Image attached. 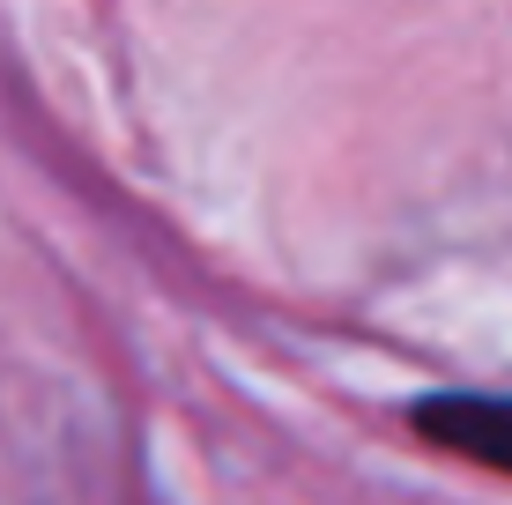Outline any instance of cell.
<instances>
[{
	"label": "cell",
	"instance_id": "cell-1",
	"mask_svg": "<svg viewBox=\"0 0 512 505\" xmlns=\"http://www.w3.org/2000/svg\"><path fill=\"white\" fill-rule=\"evenodd\" d=\"M416 431L446 454H468L475 468H498L512 476V402H490V394H431L416 402Z\"/></svg>",
	"mask_w": 512,
	"mask_h": 505
}]
</instances>
